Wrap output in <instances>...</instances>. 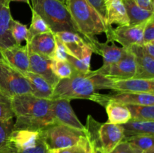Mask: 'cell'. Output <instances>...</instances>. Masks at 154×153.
Returning a JSON list of instances; mask_svg holds the SVG:
<instances>
[{"label":"cell","mask_w":154,"mask_h":153,"mask_svg":"<svg viewBox=\"0 0 154 153\" xmlns=\"http://www.w3.org/2000/svg\"><path fill=\"white\" fill-rule=\"evenodd\" d=\"M51 67L54 74L60 80L69 78L77 73L76 70L67 60L60 61V60L52 59Z\"/></svg>","instance_id":"cell-28"},{"label":"cell","mask_w":154,"mask_h":153,"mask_svg":"<svg viewBox=\"0 0 154 153\" xmlns=\"http://www.w3.org/2000/svg\"><path fill=\"white\" fill-rule=\"evenodd\" d=\"M131 118L142 121H154V105L127 104Z\"/></svg>","instance_id":"cell-27"},{"label":"cell","mask_w":154,"mask_h":153,"mask_svg":"<svg viewBox=\"0 0 154 153\" xmlns=\"http://www.w3.org/2000/svg\"><path fill=\"white\" fill-rule=\"evenodd\" d=\"M28 46L16 44L2 50L3 58L12 68L25 75L29 71V55Z\"/></svg>","instance_id":"cell-14"},{"label":"cell","mask_w":154,"mask_h":153,"mask_svg":"<svg viewBox=\"0 0 154 153\" xmlns=\"http://www.w3.org/2000/svg\"><path fill=\"white\" fill-rule=\"evenodd\" d=\"M94 153H106V152H105L102 151V150L99 149V148H94Z\"/></svg>","instance_id":"cell-43"},{"label":"cell","mask_w":154,"mask_h":153,"mask_svg":"<svg viewBox=\"0 0 154 153\" xmlns=\"http://www.w3.org/2000/svg\"><path fill=\"white\" fill-rule=\"evenodd\" d=\"M104 107L108 114V122L120 125L131 119V113L126 105L108 100Z\"/></svg>","instance_id":"cell-24"},{"label":"cell","mask_w":154,"mask_h":153,"mask_svg":"<svg viewBox=\"0 0 154 153\" xmlns=\"http://www.w3.org/2000/svg\"><path fill=\"white\" fill-rule=\"evenodd\" d=\"M66 5L77 28L91 49L93 42L98 40L96 35L102 33L107 34L112 28L105 23L97 10L87 0H68Z\"/></svg>","instance_id":"cell-3"},{"label":"cell","mask_w":154,"mask_h":153,"mask_svg":"<svg viewBox=\"0 0 154 153\" xmlns=\"http://www.w3.org/2000/svg\"><path fill=\"white\" fill-rule=\"evenodd\" d=\"M110 153H142V152L132 146L127 141L123 140Z\"/></svg>","instance_id":"cell-36"},{"label":"cell","mask_w":154,"mask_h":153,"mask_svg":"<svg viewBox=\"0 0 154 153\" xmlns=\"http://www.w3.org/2000/svg\"><path fill=\"white\" fill-rule=\"evenodd\" d=\"M87 1L97 10V12L102 16L105 23L108 25V23H107V11L106 7H105V0H87Z\"/></svg>","instance_id":"cell-38"},{"label":"cell","mask_w":154,"mask_h":153,"mask_svg":"<svg viewBox=\"0 0 154 153\" xmlns=\"http://www.w3.org/2000/svg\"><path fill=\"white\" fill-rule=\"evenodd\" d=\"M147 22L137 25L118 26L117 28H112L106 34L107 41H117L125 48H129L134 44L143 45V32Z\"/></svg>","instance_id":"cell-9"},{"label":"cell","mask_w":154,"mask_h":153,"mask_svg":"<svg viewBox=\"0 0 154 153\" xmlns=\"http://www.w3.org/2000/svg\"><path fill=\"white\" fill-rule=\"evenodd\" d=\"M89 142L90 141H89L88 138L86 137L77 145L67 147V148L48 150V153H79L89 143Z\"/></svg>","instance_id":"cell-34"},{"label":"cell","mask_w":154,"mask_h":153,"mask_svg":"<svg viewBox=\"0 0 154 153\" xmlns=\"http://www.w3.org/2000/svg\"><path fill=\"white\" fill-rule=\"evenodd\" d=\"M135 57L136 72L134 78L154 79V58L149 56L144 50V46L132 45L129 48Z\"/></svg>","instance_id":"cell-16"},{"label":"cell","mask_w":154,"mask_h":153,"mask_svg":"<svg viewBox=\"0 0 154 153\" xmlns=\"http://www.w3.org/2000/svg\"><path fill=\"white\" fill-rule=\"evenodd\" d=\"M117 92H139L154 94V79L131 78L126 80H115L112 89Z\"/></svg>","instance_id":"cell-17"},{"label":"cell","mask_w":154,"mask_h":153,"mask_svg":"<svg viewBox=\"0 0 154 153\" xmlns=\"http://www.w3.org/2000/svg\"><path fill=\"white\" fill-rule=\"evenodd\" d=\"M26 44L29 52L54 59L56 38L55 34L52 32L35 35Z\"/></svg>","instance_id":"cell-18"},{"label":"cell","mask_w":154,"mask_h":153,"mask_svg":"<svg viewBox=\"0 0 154 153\" xmlns=\"http://www.w3.org/2000/svg\"><path fill=\"white\" fill-rule=\"evenodd\" d=\"M12 107L16 118L14 130H42L56 123L52 100L20 94L12 98Z\"/></svg>","instance_id":"cell-1"},{"label":"cell","mask_w":154,"mask_h":153,"mask_svg":"<svg viewBox=\"0 0 154 153\" xmlns=\"http://www.w3.org/2000/svg\"><path fill=\"white\" fill-rule=\"evenodd\" d=\"M96 71L115 80H126L134 78L135 72H136L135 57L132 52L129 50V48H127L126 53L120 61L105 70L98 69Z\"/></svg>","instance_id":"cell-12"},{"label":"cell","mask_w":154,"mask_h":153,"mask_svg":"<svg viewBox=\"0 0 154 153\" xmlns=\"http://www.w3.org/2000/svg\"><path fill=\"white\" fill-rule=\"evenodd\" d=\"M11 33L16 44H21L26 41L28 37V27L18 20L13 19L11 23Z\"/></svg>","instance_id":"cell-30"},{"label":"cell","mask_w":154,"mask_h":153,"mask_svg":"<svg viewBox=\"0 0 154 153\" xmlns=\"http://www.w3.org/2000/svg\"><path fill=\"white\" fill-rule=\"evenodd\" d=\"M0 92L9 97L32 94L28 80L4 59L0 61Z\"/></svg>","instance_id":"cell-8"},{"label":"cell","mask_w":154,"mask_h":153,"mask_svg":"<svg viewBox=\"0 0 154 153\" xmlns=\"http://www.w3.org/2000/svg\"><path fill=\"white\" fill-rule=\"evenodd\" d=\"M14 113L12 107V98L0 92V119H13Z\"/></svg>","instance_id":"cell-32"},{"label":"cell","mask_w":154,"mask_h":153,"mask_svg":"<svg viewBox=\"0 0 154 153\" xmlns=\"http://www.w3.org/2000/svg\"><path fill=\"white\" fill-rule=\"evenodd\" d=\"M54 34L61 40L66 46L68 54L72 56L81 59L86 56L93 54L91 47L79 34L70 32H60Z\"/></svg>","instance_id":"cell-13"},{"label":"cell","mask_w":154,"mask_h":153,"mask_svg":"<svg viewBox=\"0 0 154 153\" xmlns=\"http://www.w3.org/2000/svg\"><path fill=\"white\" fill-rule=\"evenodd\" d=\"M71 100L58 98L52 100L53 112L56 123L65 124L78 130L86 131V128L75 115L70 104Z\"/></svg>","instance_id":"cell-11"},{"label":"cell","mask_w":154,"mask_h":153,"mask_svg":"<svg viewBox=\"0 0 154 153\" xmlns=\"http://www.w3.org/2000/svg\"><path fill=\"white\" fill-rule=\"evenodd\" d=\"M142 153H154V148H151V149L147 150V151L143 152Z\"/></svg>","instance_id":"cell-44"},{"label":"cell","mask_w":154,"mask_h":153,"mask_svg":"<svg viewBox=\"0 0 154 153\" xmlns=\"http://www.w3.org/2000/svg\"><path fill=\"white\" fill-rule=\"evenodd\" d=\"M93 101L104 106L108 100H113L123 104L154 105V94L139 92H117L116 94L97 93Z\"/></svg>","instance_id":"cell-10"},{"label":"cell","mask_w":154,"mask_h":153,"mask_svg":"<svg viewBox=\"0 0 154 153\" xmlns=\"http://www.w3.org/2000/svg\"><path fill=\"white\" fill-rule=\"evenodd\" d=\"M92 54L86 56L81 59L75 58L71 55L68 54L67 60L71 65L74 68L77 73L79 74H88L91 71L90 70V61H91Z\"/></svg>","instance_id":"cell-31"},{"label":"cell","mask_w":154,"mask_h":153,"mask_svg":"<svg viewBox=\"0 0 154 153\" xmlns=\"http://www.w3.org/2000/svg\"><path fill=\"white\" fill-rule=\"evenodd\" d=\"M107 11V23L109 26L113 24L118 26L129 25V17L122 0H105Z\"/></svg>","instance_id":"cell-21"},{"label":"cell","mask_w":154,"mask_h":153,"mask_svg":"<svg viewBox=\"0 0 154 153\" xmlns=\"http://www.w3.org/2000/svg\"><path fill=\"white\" fill-rule=\"evenodd\" d=\"M13 20L10 5L5 4L0 0V50L16 45L11 33V23Z\"/></svg>","instance_id":"cell-20"},{"label":"cell","mask_w":154,"mask_h":153,"mask_svg":"<svg viewBox=\"0 0 154 153\" xmlns=\"http://www.w3.org/2000/svg\"><path fill=\"white\" fill-rule=\"evenodd\" d=\"M129 17V25H137L147 22L154 16V12L141 8L135 0H122Z\"/></svg>","instance_id":"cell-25"},{"label":"cell","mask_w":154,"mask_h":153,"mask_svg":"<svg viewBox=\"0 0 154 153\" xmlns=\"http://www.w3.org/2000/svg\"><path fill=\"white\" fill-rule=\"evenodd\" d=\"M79 153H94V148L90 142H89V143Z\"/></svg>","instance_id":"cell-41"},{"label":"cell","mask_w":154,"mask_h":153,"mask_svg":"<svg viewBox=\"0 0 154 153\" xmlns=\"http://www.w3.org/2000/svg\"><path fill=\"white\" fill-rule=\"evenodd\" d=\"M13 119H0V149L7 143L11 134L14 130Z\"/></svg>","instance_id":"cell-33"},{"label":"cell","mask_w":154,"mask_h":153,"mask_svg":"<svg viewBox=\"0 0 154 153\" xmlns=\"http://www.w3.org/2000/svg\"><path fill=\"white\" fill-rule=\"evenodd\" d=\"M29 52V71L42 76L52 86L53 88H54L60 79L54 74L53 70H51V64L52 59L34 52Z\"/></svg>","instance_id":"cell-19"},{"label":"cell","mask_w":154,"mask_h":153,"mask_svg":"<svg viewBox=\"0 0 154 153\" xmlns=\"http://www.w3.org/2000/svg\"><path fill=\"white\" fill-rule=\"evenodd\" d=\"M59 1H60V2H63V4H66V2H67V1H68V0H59Z\"/></svg>","instance_id":"cell-46"},{"label":"cell","mask_w":154,"mask_h":153,"mask_svg":"<svg viewBox=\"0 0 154 153\" xmlns=\"http://www.w3.org/2000/svg\"><path fill=\"white\" fill-rule=\"evenodd\" d=\"M0 153H48L41 130H13Z\"/></svg>","instance_id":"cell-6"},{"label":"cell","mask_w":154,"mask_h":153,"mask_svg":"<svg viewBox=\"0 0 154 153\" xmlns=\"http://www.w3.org/2000/svg\"><path fill=\"white\" fill-rule=\"evenodd\" d=\"M110 43H111V45L108 44V41L100 43L99 40H96L92 45L93 52L99 54L103 58V64L100 68H99V70H105L117 63L123 58L127 50V48L117 46L114 41Z\"/></svg>","instance_id":"cell-15"},{"label":"cell","mask_w":154,"mask_h":153,"mask_svg":"<svg viewBox=\"0 0 154 153\" xmlns=\"http://www.w3.org/2000/svg\"><path fill=\"white\" fill-rule=\"evenodd\" d=\"M32 10V20L31 24L29 26V28H28V37H27L26 43L31 40L33 37L38 34H43V33L50 32H51V28H49L48 24L45 22V21L40 16V15L38 14L34 10L31 8Z\"/></svg>","instance_id":"cell-26"},{"label":"cell","mask_w":154,"mask_h":153,"mask_svg":"<svg viewBox=\"0 0 154 153\" xmlns=\"http://www.w3.org/2000/svg\"><path fill=\"white\" fill-rule=\"evenodd\" d=\"M41 133L48 150L72 146L87 137L86 131L59 123L45 128Z\"/></svg>","instance_id":"cell-7"},{"label":"cell","mask_w":154,"mask_h":153,"mask_svg":"<svg viewBox=\"0 0 154 153\" xmlns=\"http://www.w3.org/2000/svg\"><path fill=\"white\" fill-rule=\"evenodd\" d=\"M30 7L40 15L53 33L70 32L79 34L85 40L77 28L67 6L63 2L59 0H30Z\"/></svg>","instance_id":"cell-4"},{"label":"cell","mask_w":154,"mask_h":153,"mask_svg":"<svg viewBox=\"0 0 154 153\" xmlns=\"http://www.w3.org/2000/svg\"><path fill=\"white\" fill-rule=\"evenodd\" d=\"M140 151L145 152L153 148V135H139L123 140Z\"/></svg>","instance_id":"cell-29"},{"label":"cell","mask_w":154,"mask_h":153,"mask_svg":"<svg viewBox=\"0 0 154 153\" xmlns=\"http://www.w3.org/2000/svg\"><path fill=\"white\" fill-rule=\"evenodd\" d=\"M135 2L141 8L154 12V0H135Z\"/></svg>","instance_id":"cell-39"},{"label":"cell","mask_w":154,"mask_h":153,"mask_svg":"<svg viewBox=\"0 0 154 153\" xmlns=\"http://www.w3.org/2000/svg\"><path fill=\"white\" fill-rule=\"evenodd\" d=\"M149 42H154V16L146 22L143 32V43Z\"/></svg>","instance_id":"cell-35"},{"label":"cell","mask_w":154,"mask_h":153,"mask_svg":"<svg viewBox=\"0 0 154 153\" xmlns=\"http://www.w3.org/2000/svg\"><path fill=\"white\" fill-rule=\"evenodd\" d=\"M4 58H3V56H2V51L1 50H0V61H2V60H3Z\"/></svg>","instance_id":"cell-45"},{"label":"cell","mask_w":154,"mask_h":153,"mask_svg":"<svg viewBox=\"0 0 154 153\" xmlns=\"http://www.w3.org/2000/svg\"><path fill=\"white\" fill-rule=\"evenodd\" d=\"M4 4H8L10 5V3L11 2H23L26 3V4H29V6H31V3H30V0H1Z\"/></svg>","instance_id":"cell-42"},{"label":"cell","mask_w":154,"mask_h":153,"mask_svg":"<svg viewBox=\"0 0 154 153\" xmlns=\"http://www.w3.org/2000/svg\"><path fill=\"white\" fill-rule=\"evenodd\" d=\"M114 79L91 70L88 74L75 73L59 80L54 88L51 100L58 98L89 99L92 100L100 90L112 89Z\"/></svg>","instance_id":"cell-2"},{"label":"cell","mask_w":154,"mask_h":153,"mask_svg":"<svg viewBox=\"0 0 154 153\" xmlns=\"http://www.w3.org/2000/svg\"><path fill=\"white\" fill-rule=\"evenodd\" d=\"M56 38V46H55V51H54V59L55 60H60V61H63V60H66L68 56V52L66 50V46H64L61 40L60 39L57 38L55 36Z\"/></svg>","instance_id":"cell-37"},{"label":"cell","mask_w":154,"mask_h":153,"mask_svg":"<svg viewBox=\"0 0 154 153\" xmlns=\"http://www.w3.org/2000/svg\"><path fill=\"white\" fill-rule=\"evenodd\" d=\"M123 130L124 139L139 135H153L154 121H142L131 118L125 124H120Z\"/></svg>","instance_id":"cell-23"},{"label":"cell","mask_w":154,"mask_h":153,"mask_svg":"<svg viewBox=\"0 0 154 153\" xmlns=\"http://www.w3.org/2000/svg\"><path fill=\"white\" fill-rule=\"evenodd\" d=\"M24 76L28 80L32 95L38 98L51 100L54 88L45 78L29 71L27 72Z\"/></svg>","instance_id":"cell-22"},{"label":"cell","mask_w":154,"mask_h":153,"mask_svg":"<svg viewBox=\"0 0 154 153\" xmlns=\"http://www.w3.org/2000/svg\"><path fill=\"white\" fill-rule=\"evenodd\" d=\"M86 134L93 148L110 153L124 139L123 130L119 124L99 122L91 115L87 116Z\"/></svg>","instance_id":"cell-5"},{"label":"cell","mask_w":154,"mask_h":153,"mask_svg":"<svg viewBox=\"0 0 154 153\" xmlns=\"http://www.w3.org/2000/svg\"><path fill=\"white\" fill-rule=\"evenodd\" d=\"M144 46V52L149 56L154 58V42H149L143 44Z\"/></svg>","instance_id":"cell-40"}]
</instances>
